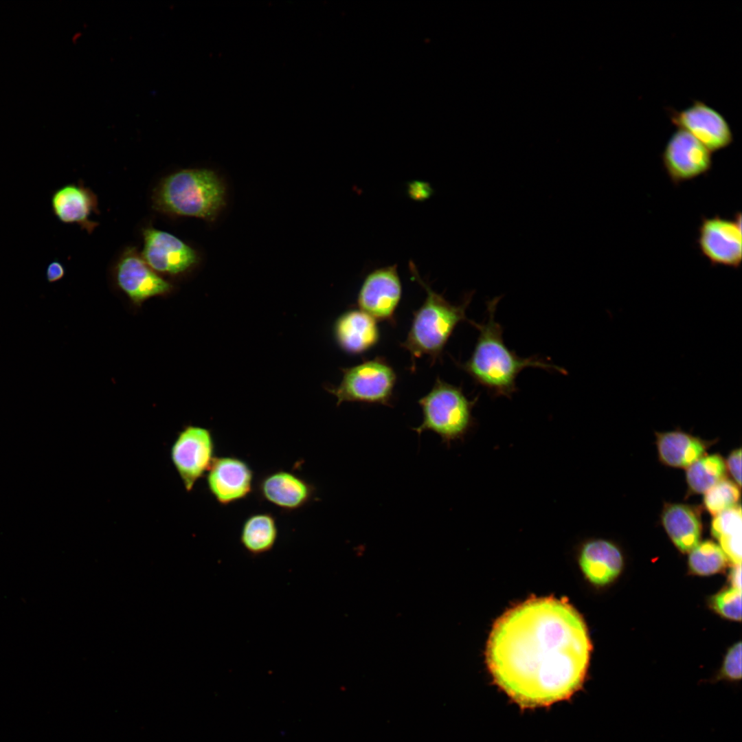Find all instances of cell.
Returning a JSON list of instances; mask_svg holds the SVG:
<instances>
[{
  "label": "cell",
  "mask_w": 742,
  "mask_h": 742,
  "mask_svg": "<svg viewBox=\"0 0 742 742\" xmlns=\"http://www.w3.org/2000/svg\"><path fill=\"white\" fill-rule=\"evenodd\" d=\"M341 370L343 377L339 385L325 386L337 398V406L344 402L390 406L396 375L383 359L377 357Z\"/></svg>",
  "instance_id": "6"
},
{
  "label": "cell",
  "mask_w": 742,
  "mask_h": 742,
  "mask_svg": "<svg viewBox=\"0 0 742 742\" xmlns=\"http://www.w3.org/2000/svg\"><path fill=\"white\" fill-rule=\"evenodd\" d=\"M579 564L591 583L605 585L620 574L623 567V558L620 550L611 542L594 539L582 546Z\"/></svg>",
  "instance_id": "17"
},
{
  "label": "cell",
  "mask_w": 742,
  "mask_h": 742,
  "mask_svg": "<svg viewBox=\"0 0 742 742\" xmlns=\"http://www.w3.org/2000/svg\"><path fill=\"white\" fill-rule=\"evenodd\" d=\"M402 293L397 265L378 268L367 275L358 294L359 309L374 319L392 321Z\"/></svg>",
  "instance_id": "14"
},
{
  "label": "cell",
  "mask_w": 742,
  "mask_h": 742,
  "mask_svg": "<svg viewBox=\"0 0 742 742\" xmlns=\"http://www.w3.org/2000/svg\"><path fill=\"white\" fill-rule=\"evenodd\" d=\"M116 286L135 306L154 297L170 294L174 286L153 270L134 247H126L113 269Z\"/></svg>",
  "instance_id": "9"
},
{
  "label": "cell",
  "mask_w": 742,
  "mask_h": 742,
  "mask_svg": "<svg viewBox=\"0 0 742 742\" xmlns=\"http://www.w3.org/2000/svg\"><path fill=\"white\" fill-rule=\"evenodd\" d=\"M499 297L487 302V319L482 323L470 321L479 336L470 359L460 367L479 385L495 396L510 397L517 391L516 379L526 368L535 367L566 374L556 365L536 357L521 358L504 343L503 328L495 315Z\"/></svg>",
  "instance_id": "2"
},
{
  "label": "cell",
  "mask_w": 742,
  "mask_h": 742,
  "mask_svg": "<svg viewBox=\"0 0 742 742\" xmlns=\"http://www.w3.org/2000/svg\"><path fill=\"white\" fill-rule=\"evenodd\" d=\"M728 561L719 545L707 540L699 543L690 552L688 566L695 574L708 576L723 570Z\"/></svg>",
  "instance_id": "24"
},
{
  "label": "cell",
  "mask_w": 742,
  "mask_h": 742,
  "mask_svg": "<svg viewBox=\"0 0 742 742\" xmlns=\"http://www.w3.org/2000/svg\"><path fill=\"white\" fill-rule=\"evenodd\" d=\"M726 471L725 461L721 456H703L687 467L688 486L695 493H705L724 479Z\"/></svg>",
  "instance_id": "23"
},
{
  "label": "cell",
  "mask_w": 742,
  "mask_h": 742,
  "mask_svg": "<svg viewBox=\"0 0 742 742\" xmlns=\"http://www.w3.org/2000/svg\"><path fill=\"white\" fill-rule=\"evenodd\" d=\"M409 269L425 289L427 297L423 305L414 312L407 339L401 346L407 350L413 358L427 355L434 362L440 356L458 324L462 321L469 322L466 310L471 302L472 293L466 295L462 303L453 304L434 291L420 278L412 262H409Z\"/></svg>",
  "instance_id": "4"
},
{
  "label": "cell",
  "mask_w": 742,
  "mask_h": 742,
  "mask_svg": "<svg viewBox=\"0 0 742 742\" xmlns=\"http://www.w3.org/2000/svg\"><path fill=\"white\" fill-rule=\"evenodd\" d=\"M664 528L673 543L683 552H690L699 543L701 525L692 507L682 504L665 506L662 514Z\"/></svg>",
  "instance_id": "19"
},
{
  "label": "cell",
  "mask_w": 742,
  "mask_h": 742,
  "mask_svg": "<svg viewBox=\"0 0 742 742\" xmlns=\"http://www.w3.org/2000/svg\"><path fill=\"white\" fill-rule=\"evenodd\" d=\"M65 275V268L58 260H54L50 262L45 269V279L48 283H54L61 279Z\"/></svg>",
  "instance_id": "29"
},
{
  "label": "cell",
  "mask_w": 742,
  "mask_h": 742,
  "mask_svg": "<svg viewBox=\"0 0 742 742\" xmlns=\"http://www.w3.org/2000/svg\"><path fill=\"white\" fill-rule=\"evenodd\" d=\"M741 528L740 505L715 515L711 524L712 535L734 565H741Z\"/></svg>",
  "instance_id": "22"
},
{
  "label": "cell",
  "mask_w": 742,
  "mask_h": 742,
  "mask_svg": "<svg viewBox=\"0 0 742 742\" xmlns=\"http://www.w3.org/2000/svg\"><path fill=\"white\" fill-rule=\"evenodd\" d=\"M661 159L668 177L675 186L707 173L712 166V152L682 129L671 135Z\"/></svg>",
  "instance_id": "12"
},
{
  "label": "cell",
  "mask_w": 742,
  "mask_h": 742,
  "mask_svg": "<svg viewBox=\"0 0 742 742\" xmlns=\"http://www.w3.org/2000/svg\"><path fill=\"white\" fill-rule=\"evenodd\" d=\"M333 333L340 348L351 354L368 350L379 338L376 319L360 309L341 315L335 321Z\"/></svg>",
  "instance_id": "18"
},
{
  "label": "cell",
  "mask_w": 742,
  "mask_h": 742,
  "mask_svg": "<svg viewBox=\"0 0 742 742\" xmlns=\"http://www.w3.org/2000/svg\"><path fill=\"white\" fill-rule=\"evenodd\" d=\"M410 196L416 200H423L429 196L431 188L425 182L414 181L409 184L408 189Z\"/></svg>",
  "instance_id": "30"
},
{
  "label": "cell",
  "mask_w": 742,
  "mask_h": 742,
  "mask_svg": "<svg viewBox=\"0 0 742 742\" xmlns=\"http://www.w3.org/2000/svg\"><path fill=\"white\" fill-rule=\"evenodd\" d=\"M741 679V643H735L725 655L722 664L712 682L724 681L737 684Z\"/></svg>",
  "instance_id": "27"
},
{
  "label": "cell",
  "mask_w": 742,
  "mask_h": 742,
  "mask_svg": "<svg viewBox=\"0 0 742 742\" xmlns=\"http://www.w3.org/2000/svg\"><path fill=\"white\" fill-rule=\"evenodd\" d=\"M142 236L144 247L140 254L158 274L181 276L199 262L196 251L172 234L149 226L143 229Z\"/></svg>",
  "instance_id": "11"
},
{
  "label": "cell",
  "mask_w": 742,
  "mask_h": 742,
  "mask_svg": "<svg viewBox=\"0 0 742 742\" xmlns=\"http://www.w3.org/2000/svg\"><path fill=\"white\" fill-rule=\"evenodd\" d=\"M740 491L737 485L728 480H722L705 493L704 503L706 508L715 516L737 506Z\"/></svg>",
  "instance_id": "25"
},
{
  "label": "cell",
  "mask_w": 742,
  "mask_h": 742,
  "mask_svg": "<svg viewBox=\"0 0 742 742\" xmlns=\"http://www.w3.org/2000/svg\"><path fill=\"white\" fill-rule=\"evenodd\" d=\"M205 477L208 491L223 506L246 499L254 489L252 468L236 456L216 457Z\"/></svg>",
  "instance_id": "13"
},
{
  "label": "cell",
  "mask_w": 742,
  "mask_h": 742,
  "mask_svg": "<svg viewBox=\"0 0 742 742\" xmlns=\"http://www.w3.org/2000/svg\"><path fill=\"white\" fill-rule=\"evenodd\" d=\"M279 535L276 517L269 512H256L244 520L240 532V543L250 555L268 553L275 546Z\"/></svg>",
  "instance_id": "21"
},
{
  "label": "cell",
  "mask_w": 742,
  "mask_h": 742,
  "mask_svg": "<svg viewBox=\"0 0 742 742\" xmlns=\"http://www.w3.org/2000/svg\"><path fill=\"white\" fill-rule=\"evenodd\" d=\"M726 463V469L732 475L734 481L741 486V449H737L734 450L728 456Z\"/></svg>",
  "instance_id": "28"
},
{
  "label": "cell",
  "mask_w": 742,
  "mask_h": 742,
  "mask_svg": "<svg viewBox=\"0 0 742 742\" xmlns=\"http://www.w3.org/2000/svg\"><path fill=\"white\" fill-rule=\"evenodd\" d=\"M741 216L734 219L718 215L702 217L697 244L699 251L712 266L738 269L742 260Z\"/></svg>",
  "instance_id": "8"
},
{
  "label": "cell",
  "mask_w": 742,
  "mask_h": 742,
  "mask_svg": "<svg viewBox=\"0 0 742 742\" xmlns=\"http://www.w3.org/2000/svg\"><path fill=\"white\" fill-rule=\"evenodd\" d=\"M592 644L581 614L566 600L532 597L502 615L486 661L495 682L522 708L550 705L582 686Z\"/></svg>",
  "instance_id": "1"
},
{
  "label": "cell",
  "mask_w": 742,
  "mask_h": 742,
  "mask_svg": "<svg viewBox=\"0 0 742 742\" xmlns=\"http://www.w3.org/2000/svg\"><path fill=\"white\" fill-rule=\"evenodd\" d=\"M666 110L677 129L690 133L712 153L728 147L734 141L732 130L726 117L703 101L695 100L682 110L671 107Z\"/></svg>",
  "instance_id": "10"
},
{
  "label": "cell",
  "mask_w": 742,
  "mask_h": 742,
  "mask_svg": "<svg viewBox=\"0 0 742 742\" xmlns=\"http://www.w3.org/2000/svg\"><path fill=\"white\" fill-rule=\"evenodd\" d=\"M98 201L95 193L81 182L67 183L55 190L50 198L53 214L63 223L78 225L91 233L98 223L90 218L98 214Z\"/></svg>",
  "instance_id": "16"
},
{
  "label": "cell",
  "mask_w": 742,
  "mask_h": 742,
  "mask_svg": "<svg viewBox=\"0 0 742 742\" xmlns=\"http://www.w3.org/2000/svg\"><path fill=\"white\" fill-rule=\"evenodd\" d=\"M712 608L724 618L740 621L741 620V589L730 587L715 595L711 599Z\"/></svg>",
  "instance_id": "26"
},
{
  "label": "cell",
  "mask_w": 742,
  "mask_h": 742,
  "mask_svg": "<svg viewBox=\"0 0 742 742\" xmlns=\"http://www.w3.org/2000/svg\"><path fill=\"white\" fill-rule=\"evenodd\" d=\"M469 400L460 387L436 380L431 391L418 401L423 422L413 429L418 434L429 430L447 445L463 439L473 426L472 409L477 401Z\"/></svg>",
  "instance_id": "5"
},
{
  "label": "cell",
  "mask_w": 742,
  "mask_h": 742,
  "mask_svg": "<svg viewBox=\"0 0 742 742\" xmlns=\"http://www.w3.org/2000/svg\"><path fill=\"white\" fill-rule=\"evenodd\" d=\"M225 198L224 186L214 171L192 168L164 177L154 189L152 201L161 213L211 221L224 206Z\"/></svg>",
  "instance_id": "3"
},
{
  "label": "cell",
  "mask_w": 742,
  "mask_h": 742,
  "mask_svg": "<svg viewBox=\"0 0 742 742\" xmlns=\"http://www.w3.org/2000/svg\"><path fill=\"white\" fill-rule=\"evenodd\" d=\"M730 582L732 587L741 589V565H734L730 574Z\"/></svg>",
  "instance_id": "31"
},
{
  "label": "cell",
  "mask_w": 742,
  "mask_h": 742,
  "mask_svg": "<svg viewBox=\"0 0 742 742\" xmlns=\"http://www.w3.org/2000/svg\"><path fill=\"white\" fill-rule=\"evenodd\" d=\"M659 458L664 464L687 468L706 452V442L679 430L656 434Z\"/></svg>",
  "instance_id": "20"
},
{
  "label": "cell",
  "mask_w": 742,
  "mask_h": 742,
  "mask_svg": "<svg viewBox=\"0 0 742 742\" xmlns=\"http://www.w3.org/2000/svg\"><path fill=\"white\" fill-rule=\"evenodd\" d=\"M260 499L286 512L301 509L313 499L315 486L299 475L284 469L270 471L256 484Z\"/></svg>",
  "instance_id": "15"
},
{
  "label": "cell",
  "mask_w": 742,
  "mask_h": 742,
  "mask_svg": "<svg viewBox=\"0 0 742 742\" xmlns=\"http://www.w3.org/2000/svg\"><path fill=\"white\" fill-rule=\"evenodd\" d=\"M215 452L210 429L188 425L178 433L170 449V458L188 492L206 475L216 458Z\"/></svg>",
  "instance_id": "7"
}]
</instances>
